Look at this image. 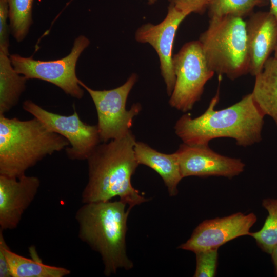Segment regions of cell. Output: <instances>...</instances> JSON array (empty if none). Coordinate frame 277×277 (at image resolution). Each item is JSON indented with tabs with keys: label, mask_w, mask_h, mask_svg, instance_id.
Masks as SVG:
<instances>
[{
	"label": "cell",
	"mask_w": 277,
	"mask_h": 277,
	"mask_svg": "<svg viewBox=\"0 0 277 277\" xmlns=\"http://www.w3.org/2000/svg\"><path fill=\"white\" fill-rule=\"evenodd\" d=\"M136 142L130 131L121 138L96 147L87 159L88 178L82 193L83 203L118 197L131 209L148 200L131 183L139 165L134 152Z\"/></svg>",
	"instance_id": "6da1fadb"
},
{
	"label": "cell",
	"mask_w": 277,
	"mask_h": 277,
	"mask_svg": "<svg viewBox=\"0 0 277 277\" xmlns=\"http://www.w3.org/2000/svg\"><path fill=\"white\" fill-rule=\"evenodd\" d=\"M217 92L206 111L193 118L189 113L175 123L174 131L183 143L192 146L209 145L213 139H234L238 145L247 147L262 140L264 115L254 102L251 93L232 105L216 110Z\"/></svg>",
	"instance_id": "7a4b0ae2"
},
{
	"label": "cell",
	"mask_w": 277,
	"mask_h": 277,
	"mask_svg": "<svg viewBox=\"0 0 277 277\" xmlns=\"http://www.w3.org/2000/svg\"><path fill=\"white\" fill-rule=\"evenodd\" d=\"M119 200L83 203L76 211L79 239L101 257L104 273L109 276L119 269L133 267L127 254V222L130 208Z\"/></svg>",
	"instance_id": "3957f363"
},
{
	"label": "cell",
	"mask_w": 277,
	"mask_h": 277,
	"mask_svg": "<svg viewBox=\"0 0 277 277\" xmlns=\"http://www.w3.org/2000/svg\"><path fill=\"white\" fill-rule=\"evenodd\" d=\"M69 145L35 117L22 121L0 114V175L19 177L45 157Z\"/></svg>",
	"instance_id": "277c9868"
},
{
	"label": "cell",
	"mask_w": 277,
	"mask_h": 277,
	"mask_svg": "<svg viewBox=\"0 0 277 277\" xmlns=\"http://www.w3.org/2000/svg\"><path fill=\"white\" fill-rule=\"evenodd\" d=\"M200 42L210 69L234 80L249 73L246 22L228 15L210 18Z\"/></svg>",
	"instance_id": "5b68a950"
},
{
	"label": "cell",
	"mask_w": 277,
	"mask_h": 277,
	"mask_svg": "<svg viewBox=\"0 0 277 277\" xmlns=\"http://www.w3.org/2000/svg\"><path fill=\"white\" fill-rule=\"evenodd\" d=\"M172 63L175 82L169 103L186 112L200 100L205 85L215 73L208 65L199 40L185 43L173 55Z\"/></svg>",
	"instance_id": "8992f818"
},
{
	"label": "cell",
	"mask_w": 277,
	"mask_h": 277,
	"mask_svg": "<svg viewBox=\"0 0 277 277\" xmlns=\"http://www.w3.org/2000/svg\"><path fill=\"white\" fill-rule=\"evenodd\" d=\"M137 78V75L133 73L120 86L103 90L92 89L79 80L80 85L88 92L95 105L97 126L102 142L121 138L131 131L133 118L139 114L142 106L137 103L127 110L126 102Z\"/></svg>",
	"instance_id": "52a82bcc"
},
{
	"label": "cell",
	"mask_w": 277,
	"mask_h": 277,
	"mask_svg": "<svg viewBox=\"0 0 277 277\" xmlns=\"http://www.w3.org/2000/svg\"><path fill=\"white\" fill-rule=\"evenodd\" d=\"M89 44V39L81 35L75 39L70 53L61 59L40 61L16 54L10 55L9 58L15 70L27 80L38 79L49 82L67 94L81 99L84 90L76 76V66L81 54Z\"/></svg>",
	"instance_id": "ba28073f"
},
{
	"label": "cell",
	"mask_w": 277,
	"mask_h": 277,
	"mask_svg": "<svg viewBox=\"0 0 277 277\" xmlns=\"http://www.w3.org/2000/svg\"><path fill=\"white\" fill-rule=\"evenodd\" d=\"M23 109L40 120L50 130L56 133L69 143L66 155L72 160H87L101 139L96 125L83 122L75 109L66 116L49 111L30 100H25Z\"/></svg>",
	"instance_id": "9c48e42d"
},
{
	"label": "cell",
	"mask_w": 277,
	"mask_h": 277,
	"mask_svg": "<svg viewBox=\"0 0 277 277\" xmlns=\"http://www.w3.org/2000/svg\"><path fill=\"white\" fill-rule=\"evenodd\" d=\"M189 14L169 5L166 16L161 22L158 24H144L135 33V39L137 42L149 44L156 52L161 73L169 96L175 82L172 63L174 41L179 26Z\"/></svg>",
	"instance_id": "30bf717a"
},
{
	"label": "cell",
	"mask_w": 277,
	"mask_h": 277,
	"mask_svg": "<svg viewBox=\"0 0 277 277\" xmlns=\"http://www.w3.org/2000/svg\"><path fill=\"white\" fill-rule=\"evenodd\" d=\"M256 220L253 213L245 214L238 212L204 221L194 230L190 238L178 248L194 253L218 249L233 239L249 235L250 229Z\"/></svg>",
	"instance_id": "8fae6325"
},
{
	"label": "cell",
	"mask_w": 277,
	"mask_h": 277,
	"mask_svg": "<svg viewBox=\"0 0 277 277\" xmlns=\"http://www.w3.org/2000/svg\"><path fill=\"white\" fill-rule=\"evenodd\" d=\"M175 153L183 178L219 176L230 179L243 172L245 167L241 159L219 154L209 145L192 146L183 143Z\"/></svg>",
	"instance_id": "7c38bea8"
},
{
	"label": "cell",
	"mask_w": 277,
	"mask_h": 277,
	"mask_svg": "<svg viewBox=\"0 0 277 277\" xmlns=\"http://www.w3.org/2000/svg\"><path fill=\"white\" fill-rule=\"evenodd\" d=\"M41 181L26 174L14 177L0 175V229L13 230L35 199Z\"/></svg>",
	"instance_id": "4fadbf2b"
},
{
	"label": "cell",
	"mask_w": 277,
	"mask_h": 277,
	"mask_svg": "<svg viewBox=\"0 0 277 277\" xmlns=\"http://www.w3.org/2000/svg\"><path fill=\"white\" fill-rule=\"evenodd\" d=\"M249 73L255 76L274 51L277 44V21L268 12H259L246 22Z\"/></svg>",
	"instance_id": "5bb4252c"
},
{
	"label": "cell",
	"mask_w": 277,
	"mask_h": 277,
	"mask_svg": "<svg viewBox=\"0 0 277 277\" xmlns=\"http://www.w3.org/2000/svg\"><path fill=\"white\" fill-rule=\"evenodd\" d=\"M134 152L138 163L146 165L157 173L163 180L170 196L178 193L177 186L183 178L176 153L160 152L148 144L136 141Z\"/></svg>",
	"instance_id": "9a60e30c"
},
{
	"label": "cell",
	"mask_w": 277,
	"mask_h": 277,
	"mask_svg": "<svg viewBox=\"0 0 277 277\" xmlns=\"http://www.w3.org/2000/svg\"><path fill=\"white\" fill-rule=\"evenodd\" d=\"M3 232L0 229V243L7 256L12 277H64L71 273L67 268L43 263L34 247H30L31 259L14 252L7 245Z\"/></svg>",
	"instance_id": "2e32d148"
},
{
	"label": "cell",
	"mask_w": 277,
	"mask_h": 277,
	"mask_svg": "<svg viewBox=\"0 0 277 277\" xmlns=\"http://www.w3.org/2000/svg\"><path fill=\"white\" fill-rule=\"evenodd\" d=\"M254 77L253 100L263 114L271 117L277 126V58L270 57Z\"/></svg>",
	"instance_id": "e0dca14e"
},
{
	"label": "cell",
	"mask_w": 277,
	"mask_h": 277,
	"mask_svg": "<svg viewBox=\"0 0 277 277\" xmlns=\"http://www.w3.org/2000/svg\"><path fill=\"white\" fill-rule=\"evenodd\" d=\"M9 55L0 51V114L17 105L27 80L15 70Z\"/></svg>",
	"instance_id": "ac0fdd59"
},
{
	"label": "cell",
	"mask_w": 277,
	"mask_h": 277,
	"mask_svg": "<svg viewBox=\"0 0 277 277\" xmlns=\"http://www.w3.org/2000/svg\"><path fill=\"white\" fill-rule=\"evenodd\" d=\"M10 31L17 42L23 41L32 24L33 0H7Z\"/></svg>",
	"instance_id": "d6986e66"
},
{
	"label": "cell",
	"mask_w": 277,
	"mask_h": 277,
	"mask_svg": "<svg viewBox=\"0 0 277 277\" xmlns=\"http://www.w3.org/2000/svg\"><path fill=\"white\" fill-rule=\"evenodd\" d=\"M262 206L267 210L268 215L262 228L249 235L264 251L271 254L277 244V199H264Z\"/></svg>",
	"instance_id": "ffe728a7"
},
{
	"label": "cell",
	"mask_w": 277,
	"mask_h": 277,
	"mask_svg": "<svg viewBox=\"0 0 277 277\" xmlns=\"http://www.w3.org/2000/svg\"><path fill=\"white\" fill-rule=\"evenodd\" d=\"M265 0H209L207 8L210 18L232 15L243 17Z\"/></svg>",
	"instance_id": "44dd1931"
},
{
	"label": "cell",
	"mask_w": 277,
	"mask_h": 277,
	"mask_svg": "<svg viewBox=\"0 0 277 277\" xmlns=\"http://www.w3.org/2000/svg\"><path fill=\"white\" fill-rule=\"evenodd\" d=\"M218 249L195 253L196 269L194 277H213L216 274L218 260Z\"/></svg>",
	"instance_id": "7402d4cb"
},
{
	"label": "cell",
	"mask_w": 277,
	"mask_h": 277,
	"mask_svg": "<svg viewBox=\"0 0 277 277\" xmlns=\"http://www.w3.org/2000/svg\"><path fill=\"white\" fill-rule=\"evenodd\" d=\"M8 18L9 5L7 0H0V51L9 55V33L10 31Z\"/></svg>",
	"instance_id": "603a6c76"
},
{
	"label": "cell",
	"mask_w": 277,
	"mask_h": 277,
	"mask_svg": "<svg viewBox=\"0 0 277 277\" xmlns=\"http://www.w3.org/2000/svg\"><path fill=\"white\" fill-rule=\"evenodd\" d=\"M170 5L179 10L189 13H202L207 8L209 0H169Z\"/></svg>",
	"instance_id": "cb8c5ba5"
},
{
	"label": "cell",
	"mask_w": 277,
	"mask_h": 277,
	"mask_svg": "<svg viewBox=\"0 0 277 277\" xmlns=\"http://www.w3.org/2000/svg\"><path fill=\"white\" fill-rule=\"evenodd\" d=\"M0 277H12L7 256L0 243Z\"/></svg>",
	"instance_id": "d4e9b609"
},
{
	"label": "cell",
	"mask_w": 277,
	"mask_h": 277,
	"mask_svg": "<svg viewBox=\"0 0 277 277\" xmlns=\"http://www.w3.org/2000/svg\"><path fill=\"white\" fill-rule=\"evenodd\" d=\"M270 7L269 12L271 13L277 21V0H269Z\"/></svg>",
	"instance_id": "484cf974"
},
{
	"label": "cell",
	"mask_w": 277,
	"mask_h": 277,
	"mask_svg": "<svg viewBox=\"0 0 277 277\" xmlns=\"http://www.w3.org/2000/svg\"><path fill=\"white\" fill-rule=\"evenodd\" d=\"M271 255L274 265L276 275L277 276V244L273 248Z\"/></svg>",
	"instance_id": "4316f807"
},
{
	"label": "cell",
	"mask_w": 277,
	"mask_h": 277,
	"mask_svg": "<svg viewBox=\"0 0 277 277\" xmlns=\"http://www.w3.org/2000/svg\"><path fill=\"white\" fill-rule=\"evenodd\" d=\"M149 5H152L155 3L157 0H147Z\"/></svg>",
	"instance_id": "83f0119b"
},
{
	"label": "cell",
	"mask_w": 277,
	"mask_h": 277,
	"mask_svg": "<svg viewBox=\"0 0 277 277\" xmlns=\"http://www.w3.org/2000/svg\"><path fill=\"white\" fill-rule=\"evenodd\" d=\"M274 57L275 58H277V44H276V47H275V48L274 49Z\"/></svg>",
	"instance_id": "f1b7e54d"
}]
</instances>
